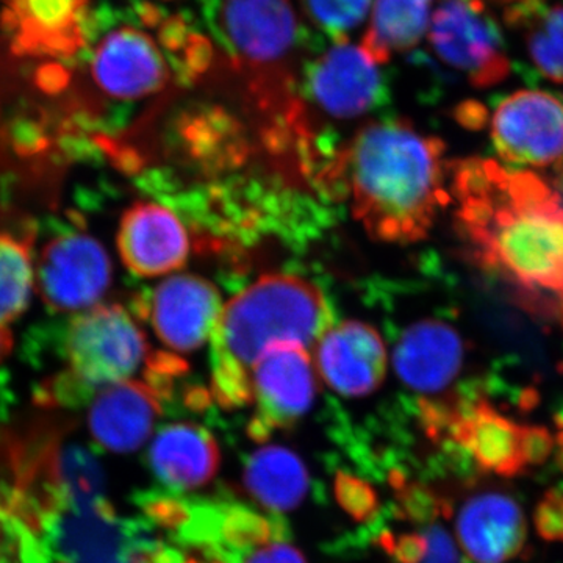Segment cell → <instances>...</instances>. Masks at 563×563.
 Listing matches in <instances>:
<instances>
[{"mask_svg": "<svg viewBox=\"0 0 563 563\" xmlns=\"http://www.w3.org/2000/svg\"><path fill=\"white\" fill-rule=\"evenodd\" d=\"M455 232L465 257L528 312L563 325V190L490 158L450 162Z\"/></svg>", "mask_w": 563, "mask_h": 563, "instance_id": "obj_1", "label": "cell"}, {"mask_svg": "<svg viewBox=\"0 0 563 563\" xmlns=\"http://www.w3.org/2000/svg\"><path fill=\"white\" fill-rule=\"evenodd\" d=\"M444 143L401 118L373 121L344 144L333 181L351 198L355 220L377 242L412 244L431 232L451 202Z\"/></svg>", "mask_w": 563, "mask_h": 563, "instance_id": "obj_2", "label": "cell"}, {"mask_svg": "<svg viewBox=\"0 0 563 563\" xmlns=\"http://www.w3.org/2000/svg\"><path fill=\"white\" fill-rule=\"evenodd\" d=\"M335 325L332 307L312 282L266 274L222 307L210 339V395L222 409L252 404V373L269 347H317Z\"/></svg>", "mask_w": 563, "mask_h": 563, "instance_id": "obj_3", "label": "cell"}, {"mask_svg": "<svg viewBox=\"0 0 563 563\" xmlns=\"http://www.w3.org/2000/svg\"><path fill=\"white\" fill-rule=\"evenodd\" d=\"M203 22L265 109H290L309 35L290 0H199Z\"/></svg>", "mask_w": 563, "mask_h": 563, "instance_id": "obj_4", "label": "cell"}, {"mask_svg": "<svg viewBox=\"0 0 563 563\" xmlns=\"http://www.w3.org/2000/svg\"><path fill=\"white\" fill-rule=\"evenodd\" d=\"M65 347L70 379L90 390L131 380L154 354L140 325L120 303H98L77 313Z\"/></svg>", "mask_w": 563, "mask_h": 563, "instance_id": "obj_5", "label": "cell"}, {"mask_svg": "<svg viewBox=\"0 0 563 563\" xmlns=\"http://www.w3.org/2000/svg\"><path fill=\"white\" fill-rule=\"evenodd\" d=\"M429 40L440 60L461 70L473 87H495L510 74L501 31L484 0H440Z\"/></svg>", "mask_w": 563, "mask_h": 563, "instance_id": "obj_6", "label": "cell"}, {"mask_svg": "<svg viewBox=\"0 0 563 563\" xmlns=\"http://www.w3.org/2000/svg\"><path fill=\"white\" fill-rule=\"evenodd\" d=\"M111 284V261L90 233L70 231L44 244L35 265L40 298L57 313L98 306Z\"/></svg>", "mask_w": 563, "mask_h": 563, "instance_id": "obj_7", "label": "cell"}, {"mask_svg": "<svg viewBox=\"0 0 563 563\" xmlns=\"http://www.w3.org/2000/svg\"><path fill=\"white\" fill-rule=\"evenodd\" d=\"M317 388V372L306 346L284 342L269 347L252 373L251 439L266 442L274 432L295 426L312 407Z\"/></svg>", "mask_w": 563, "mask_h": 563, "instance_id": "obj_8", "label": "cell"}, {"mask_svg": "<svg viewBox=\"0 0 563 563\" xmlns=\"http://www.w3.org/2000/svg\"><path fill=\"white\" fill-rule=\"evenodd\" d=\"M301 92L333 120H354L388 101V84L379 63L362 46L333 43L302 66Z\"/></svg>", "mask_w": 563, "mask_h": 563, "instance_id": "obj_9", "label": "cell"}, {"mask_svg": "<svg viewBox=\"0 0 563 563\" xmlns=\"http://www.w3.org/2000/svg\"><path fill=\"white\" fill-rule=\"evenodd\" d=\"M492 140L509 165H563V103L551 92L520 90L504 98L492 118Z\"/></svg>", "mask_w": 563, "mask_h": 563, "instance_id": "obj_10", "label": "cell"}, {"mask_svg": "<svg viewBox=\"0 0 563 563\" xmlns=\"http://www.w3.org/2000/svg\"><path fill=\"white\" fill-rule=\"evenodd\" d=\"M91 77L114 101H141L168 87L174 73L161 43L139 25L106 33L91 54Z\"/></svg>", "mask_w": 563, "mask_h": 563, "instance_id": "obj_11", "label": "cell"}, {"mask_svg": "<svg viewBox=\"0 0 563 563\" xmlns=\"http://www.w3.org/2000/svg\"><path fill=\"white\" fill-rule=\"evenodd\" d=\"M88 0H5L0 27L22 57H74L90 38Z\"/></svg>", "mask_w": 563, "mask_h": 563, "instance_id": "obj_12", "label": "cell"}, {"mask_svg": "<svg viewBox=\"0 0 563 563\" xmlns=\"http://www.w3.org/2000/svg\"><path fill=\"white\" fill-rule=\"evenodd\" d=\"M222 307L218 288L192 274L163 280L146 301H141V312L174 352H192L210 342Z\"/></svg>", "mask_w": 563, "mask_h": 563, "instance_id": "obj_13", "label": "cell"}, {"mask_svg": "<svg viewBox=\"0 0 563 563\" xmlns=\"http://www.w3.org/2000/svg\"><path fill=\"white\" fill-rule=\"evenodd\" d=\"M453 413L448 426V442L484 472L514 477L526 472L525 426L498 412L483 396H451Z\"/></svg>", "mask_w": 563, "mask_h": 563, "instance_id": "obj_14", "label": "cell"}, {"mask_svg": "<svg viewBox=\"0 0 563 563\" xmlns=\"http://www.w3.org/2000/svg\"><path fill=\"white\" fill-rule=\"evenodd\" d=\"M314 362L328 387L347 398L368 396L387 376L383 336L362 321H344L329 329L314 347Z\"/></svg>", "mask_w": 563, "mask_h": 563, "instance_id": "obj_15", "label": "cell"}, {"mask_svg": "<svg viewBox=\"0 0 563 563\" xmlns=\"http://www.w3.org/2000/svg\"><path fill=\"white\" fill-rule=\"evenodd\" d=\"M118 251L122 263L136 276H166L184 268L190 255V236L172 209L141 201L122 214Z\"/></svg>", "mask_w": 563, "mask_h": 563, "instance_id": "obj_16", "label": "cell"}, {"mask_svg": "<svg viewBox=\"0 0 563 563\" xmlns=\"http://www.w3.org/2000/svg\"><path fill=\"white\" fill-rule=\"evenodd\" d=\"M465 362V343L450 322L426 318L404 329L395 351L393 368L410 390L422 396L446 391Z\"/></svg>", "mask_w": 563, "mask_h": 563, "instance_id": "obj_17", "label": "cell"}, {"mask_svg": "<svg viewBox=\"0 0 563 563\" xmlns=\"http://www.w3.org/2000/svg\"><path fill=\"white\" fill-rule=\"evenodd\" d=\"M455 539L473 563H509L525 554L528 520L507 493H477L459 510Z\"/></svg>", "mask_w": 563, "mask_h": 563, "instance_id": "obj_18", "label": "cell"}, {"mask_svg": "<svg viewBox=\"0 0 563 563\" xmlns=\"http://www.w3.org/2000/svg\"><path fill=\"white\" fill-rule=\"evenodd\" d=\"M163 399L146 380H125L98 391L88 426L92 439L111 453H133L143 446L163 413Z\"/></svg>", "mask_w": 563, "mask_h": 563, "instance_id": "obj_19", "label": "cell"}, {"mask_svg": "<svg viewBox=\"0 0 563 563\" xmlns=\"http://www.w3.org/2000/svg\"><path fill=\"white\" fill-rule=\"evenodd\" d=\"M221 455L210 431L191 422L163 428L151 444L152 473L169 492L201 488L217 476Z\"/></svg>", "mask_w": 563, "mask_h": 563, "instance_id": "obj_20", "label": "cell"}, {"mask_svg": "<svg viewBox=\"0 0 563 563\" xmlns=\"http://www.w3.org/2000/svg\"><path fill=\"white\" fill-rule=\"evenodd\" d=\"M243 484L247 495L273 514L295 510L310 490L306 463L288 448L276 444L247 459Z\"/></svg>", "mask_w": 563, "mask_h": 563, "instance_id": "obj_21", "label": "cell"}, {"mask_svg": "<svg viewBox=\"0 0 563 563\" xmlns=\"http://www.w3.org/2000/svg\"><path fill=\"white\" fill-rule=\"evenodd\" d=\"M432 3L433 0H376L361 46L379 65L399 52L413 49L428 31Z\"/></svg>", "mask_w": 563, "mask_h": 563, "instance_id": "obj_22", "label": "cell"}, {"mask_svg": "<svg viewBox=\"0 0 563 563\" xmlns=\"http://www.w3.org/2000/svg\"><path fill=\"white\" fill-rule=\"evenodd\" d=\"M287 521L265 517L242 503L222 499L220 548L217 559L222 563H244L252 553L276 542H287Z\"/></svg>", "mask_w": 563, "mask_h": 563, "instance_id": "obj_23", "label": "cell"}, {"mask_svg": "<svg viewBox=\"0 0 563 563\" xmlns=\"http://www.w3.org/2000/svg\"><path fill=\"white\" fill-rule=\"evenodd\" d=\"M35 233L0 229V328L18 320L35 290L32 244Z\"/></svg>", "mask_w": 563, "mask_h": 563, "instance_id": "obj_24", "label": "cell"}, {"mask_svg": "<svg viewBox=\"0 0 563 563\" xmlns=\"http://www.w3.org/2000/svg\"><path fill=\"white\" fill-rule=\"evenodd\" d=\"M507 24L523 29L526 49L539 73L563 85V3L536 7L506 18Z\"/></svg>", "mask_w": 563, "mask_h": 563, "instance_id": "obj_25", "label": "cell"}, {"mask_svg": "<svg viewBox=\"0 0 563 563\" xmlns=\"http://www.w3.org/2000/svg\"><path fill=\"white\" fill-rule=\"evenodd\" d=\"M303 11L332 43H346L368 14L372 0H301Z\"/></svg>", "mask_w": 563, "mask_h": 563, "instance_id": "obj_26", "label": "cell"}, {"mask_svg": "<svg viewBox=\"0 0 563 563\" xmlns=\"http://www.w3.org/2000/svg\"><path fill=\"white\" fill-rule=\"evenodd\" d=\"M333 492L340 507L358 523L374 520L379 512L377 492L363 477L339 472L333 479Z\"/></svg>", "mask_w": 563, "mask_h": 563, "instance_id": "obj_27", "label": "cell"}, {"mask_svg": "<svg viewBox=\"0 0 563 563\" xmlns=\"http://www.w3.org/2000/svg\"><path fill=\"white\" fill-rule=\"evenodd\" d=\"M139 504L151 526H158L172 533V537L188 523L191 517L190 499L180 498L174 492H144Z\"/></svg>", "mask_w": 563, "mask_h": 563, "instance_id": "obj_28", "label": "cell"}, {"mask_svg": "<svg viewBox=\"0 0 563 563\" xmlns=\"http://www.w3.org/2000/svg\"><path fill=\"white\" fill-rule=\"evenodd\" d=\"M395 493L398 501L396 514L404 520L417 525H432L444 512L442 499L424 484L406 481Z\"/></svg>", "mask_w": 563, "mask_h": 563, "instance_id": "obj_29", "label": "cell"}, {"mask_svg": "<svg viewBox=\"0 0 563 563\" xmlns=\"http://www.w3.org/2000/svg\"><path fill=\"white\" fill-rule=\"evenodd\" d=\"M533 526L544 542H563V490L544 493L533 512Z\"/></svg>", "mask_w": 563, "mask_h": 563, "instance_id": "obj_30", "label": "cell"}, {"mask_svg": "<svg viewBox=\"0 0 563 563\" xmlns=\"http://www.w3.org/2000/svg\"><path fill=\"white\" fill-rule=\"evenodd\" d=\"M376 539L383 551L396 563H422L428 553V537L424 532H404L395 536L390 531H383Z\"/></svg>", "mask_w": 563, "mask_h": 563, "instance_id": "obj_31", "label": "cell"}, {"mask_svg": "<svg viewBox=\"0 0 563 563\" xmlns=\"http://www.w3.org/2000/svg\"><path fill=\"white\" fill-rule=\"evenodd\" d=\"M555 448L554 437L543 426H525L523 455L526 466H540L547 463Z\"/></svg>", "mask_w": 563, "mask_h": 563, "instance_id": "obj_32", "label": "cell"}, {"mask_svg": "<svg viewBox=\"0 0 563 563\" xmlns=\"http://www.w3.org/2000/svg\"><path fill=\"white\" fill-rule=\"evenodd\" d=\"M424 533L428 537V553L422 563H457L454 544L442 528L431 526Z\"/></svg>", "mask_w": 563, "mask_h": 563, "instance_id": "obj_33", "label": "cell"}, {"mask_svg": "<svg viewBox=\"0 0 563 563\" xmlns=\"http://www.w3.org/2000/svg\"><path fill=\"white\" fill-rule=\"evenodd\" d=\"M244 563H307V561L290 543L276 542L255 551Z\"/></svg>", "mask_w": 563, "mask_h": 563, "instance_id": "obj_34", "label": "cell"}, {"mask_svg": "<svg viewBox=\"0 0 563 563\" xmlns=\"http://www.w3.org/2000/svg\"><path fill=\"white\" fill-rule=\"evenodd\" d=\"M180 551L169 544L150 540L139 553V563H184Z\"/></svg>", "mask_w": 563, "mask_h": 563, "instance_id": "obj_35", "label": "cell"}, {"mask_svg": "<svg viewBox=\"0 0 563 563\" xmlns=\"http://www.w3.org/2000/svg\"><path fill=\"white\" fill-rule=\"evenodd\" d=\"M455 118L465 128L481 129L487 122V110L481 103L466 102L455 110Z\"/></svg>", "mask_w": 563, "mask_h": 563, "instance_id": "obj_36", "label": "cell"}, {"mask_svg": "<svg viewBox=\"0 0 563 563\" xmlns=\"http://www.w3.org/2000/svg\"><path fill=\"white\" fill-rule=\"evenodd\" d=\"M495 2L506 5V16H510V14L536 9V7L542 5L543 0H495Z\"/></svg>", "mask_w": 563, "mask_h": 563, "instance_id": "obj_37", "label": "cell"}, {"mask_svg": "<svg viewBox=\"0 0 563 563\" xmlns=\"http://www.w3.org/2000/svg\"><path fill=\"white\" fill-rule=\"evenodd\" d=\"M13 347V335L7 328H0V362L10 354Z\"/></svg>", "mask_w": 563, "mask_h": 563, "instance_id": "obj_38", "label": "cell"}, {"mask_svg": "<svg viewBox=\"0 0 563 563\" xmlns=\"http://www.w3.org/2000/svg\"><path fill=\"white\" fill-rule=\"evenodd\" d=\"M554 440V450L558 451V454H555V459H558V463L559 465H561V468L563 470V424L559 426V432L558 435H555Z\"/></svg>", "mask_w": 563, "mask_h": 563, "instance_id": "obj_39", "label": "cell"}, {"mask_svg": "<svg viewBox=\"0 0 563 563\" xmlns=\"http://www.w3.org/2000/svg\"><path fill=\"white\" fill-rule=\"evenodd\" d=\"M184 563H222V562L211 561V559H210V562H203V561H199V559H196V558H188V559H185Z\"/></svg>", "mask_w": 563, "mask_h": 563, "instance_id": "obj_40", "label": "cell"}]
</instances>
